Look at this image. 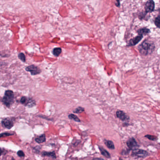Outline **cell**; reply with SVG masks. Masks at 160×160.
<instances>
[{
  "label": "cell",
  "instance_id": "cell-18",
  "mask_svg": "<svg viewBox=\"0 0 160 160\" xmlns=\"http://www.w3.org/2000/svg\"><path fill=\"white\" fill-rule=\"evenodd\" d=\"M145 137L152 141H156L157 140V137L153 136V135H149V134L145 135Z\"/></svg>",
  "mask_w": 160,
  "mask_h": 160
},
{
  "label": "cell",
  "instance_id": "cell-11",
  "mask_svg": "<svg viewBox=\"0 0 160 160\" xmlns=\"http://www.w3.org/2000/svg\"><path fill=\"white\" fill-rule=\"evenodd\" d=\"M98 148H99V150H100L102 156H104L107 158H110L111 157L110 154L108 151H107L101 146H98Z\"/></svg>",
  "mask_w": 160,
  "mask_h": 160
},
{
  "label": "cell",
  "instance_id": "cell-17",
  "mask_svg": "<svg viewBox=\"0 0 160 160\" xmlns=\"http://www.w3.org/2000/svg\"><path fill=\"white\" fill-rule=\"evenodd\" d=\"M85 111V109L83 107H78L76 108L75 110H73L74 113L80 114L83 112Z\"/></svg>",
  "mask_w": 160,
  "mask_h": 160
},
{
  "label": "cell",
  "instance_id": "cell-5",
  "mask_svg": "<svg viewBox=\"0 0 160 160\" xmlns=\"http://www.w3.org/2000/svg\"><path fill=\"white\" fill-rule=\"evenodd\" d=\"M126 144L130 150H134L135 149L138 148L140 146L134 138H131L129 139L126 142Z\"/></svg>",
  "mask_w": 160,
  "mask_h": 160
},
{
  "label": "cell",
  "instance_id": "cell-8",
  "mask_svg": "<svg viewBox=\"0 0 160 160\" xmlns=\"http://www.w3.org/2000/svg\"><path fill=\"white\" fill-rule=\"evenodd\" d=\"M143 38V37L142 36L140 35L135 37L130 40L128 44V46H134L136 45L138 43H139L142 40Z\"/></svg>",
  "mask_w": 160,
  "mask_h": 160
},
{
  "label": "cell",
  "instance_id": "cell-21",
  "mask_svg": "<svg viewBox=\"0 0 160 160\" xmlns=\"http://www.w3.org/2000/svg\"><path fill=\"white\" fill-rule=\"evenodd\" d=\"M12 133L9 132H4L2 133L1 134H0V138H1L4 137H7L9 136H11V135H13Z\"/></svg>",
  "mask_w": 160,
  "mask_h": 160
},
{
  "label": "cell",
  "instance_id": "cell-1",
  "mask_svg": "<svg viewBox=\"0 0 160 160\" xmlns=\"http://www.w3.org/2000/svg\"><path fill=\"white\" fill-rule=\"evenodd\" d=\"M155 48V45L152 41L146 40L139 46L138 49L141 55L146 56L152 53Z\"/></svg>",
  "mask_w": 160,
  "mask_h": 160
},
{
  "label": "cell",
  "instance_id": "cell-20",
  "mask_svg": "<svg viewBox=\"0 0 160 160\" xmlns=\"http://www.w3.org/2000/svg\"><path fill=\"white\" fill-rule=\"evenodd\" d=\"M18 58L20 60L23 62H25L26 61V57H25V55L23 53H20L18 54Z\"/></svg>",
  "mask_w": 160,
  "mask_h": 160
},
{
  "label": "cell",
  "instance_id": "cell-12",
  "mask_svg": "<svg viewBox=\"0 0 160 160\" xmlns=\"http://www.w3.org/2000/svg\"><path fill=\"white\" fill-rule=\"evenodd\" d=\"M42 155L44 156L49 157L53 158V159L56 158V153L54 151H53V152H42Z\"/></svg>",
  "mask_w": 160,
  "mask_h": 160
},
{
  "label": "cell",
  "instance_id": "cell-14",
  "mask_svg": "<svg viewBox=\"0 0 160 160\" xmlns=\"http://www.w3.org/2000/svg\"><path fill=\"white\" fill-rule=\"evenodd\" d=\"M106 145L110 149H114L115 148V145L113 142L111 140H106L105 142Z\"/></svg>",
  "mask_w": 160,
  "mask_h": 160
},
{
  "label": "cell",
  "instance_id": "cell-22",
  "mask_svg": "<svg viewBox=\"0 0 160 160\" xmlns=\"http://www.w3.org/2000/svg\"><path fill=\"white\" fill-rule=\"evenodd\" d=\"M17 154L18 156L20 157H24L25 156V154L24 152L23 151H22V150L18 151L17 152Z\"/></svg>",
  "mask_w": 160,
  "mask_h": 160
},
{
  "label": "cell",
  "instance_id": "cell-16",
  "mask_svg": "<svg viewBox=\"0 0 160 160\" xmlns=\"http://www.w3.org/2000/svg\"><path fill=\"white\" fill-rule=\"evenodd\" d=\"M68 117L70 120H73L75 122H81L80 120L79 119L77 116H76L74 114H70L68 116Z\"/></svg>",
  "mask_w": 160,
  "mask_h": 160
},
{
  "label": "cell",
  "instance_id": "cell-10",
  "mask_svg": "<svg viewBox=\"0 0 160 160\" xmlns=\"http://www.w3.org/2000/svg\"><path fill=\"white\" fill-rule=\"evenodd\" d=\"M137 33L139 35L144 37L150 33V30L146 28H140L138 30Z\"/></svg>",
  "mask_w": 160,
  "mask_h": 160
},
{
  "label": "cell",
  "instance_id": "cell-19",
  "mask_svg": "<svg viewBox=\"0 0 160 160\" xmlns=\"http://www.w3.org/2000/svg\"><path fill=\"white\" fill-rule=\"evenodd\" d=\"M160 15H158L154 20V23L155 25L158 28H160Z\"/></svg>",
  "mask_w": 160,
  "mask_h": 160
},
{
  "label": "cell",
  "instance_id": "cell-9",
  "mask_svg": "<svg viewBox=\"0 0 160 160\" xmlns=\"http://www.w3.org/2000/svg\"><path fill=\"white\" fill-rule=\"evenodd\" d=\"M116 116L117 118L122 121H126L129 119V117L123 111L117 110L116 112Z\"/></svg>",
  "mask_w": 160,
  "mask_h": 160
},
{
  "label": "cell",
  "instance_id": "cell-6",
  "mask_svg": "<svg viewBox=\"0 0 160 160\" xmlns=\"http://www.w3.org/2000/svg\"><path fill=\"white\" fill-rule=\"evenodd\" d=\"M25 70L27 72H30L31 75H38L41 72V70L39 67L35 66L34 65H31L28 66L25 68Z\"/></svg>",
  "mask_w": 160,
  "mask_h": 160
},
{
  "label": "cell",
  "instance_id": "cell-3",
  "mask_svg": "<svg viewBox=\"0 0 160 160\" xmlns=\"http://www.w3.org/2000/svg\"><path fill=\"white\" fill-rule=\"evenodd\" d=\"M148 155L147 151L138 148L133 150L132 153V156L138 158H144L148 156Z\"/></svg>",
  "mask_w": 160,
  "mask_h": 160
},
{
  "label": "cell",
  "instance_id": "cell-13",
  "mask_svg": "<svg viewBox=\"0 0 160 160\" xmlns=\"http://www.w3.org/2000/svg\"><path fill=\"white\" fill-rule=\"evenodd\" d=\"M35 140L37 143H41L45 142L46 140L45 135L44 134H42V135H41L40 136L36 138Z\"/></svg>",
  "mask_w": 160,
  "mask_h": 160
},
{
  "label": "cell",
  "instance_id": "cell-24",
  "mask_svg": "<svg viewBox=\"0 0 160 160\" xmlns=\"http://www.w3.org/2000/svg\"><path fill=\"white\" fill-rule=\"evenodd\" d=\"M3 153H4V151H3V150H2V149L1 148H0V156L2 155Z\"/></svg>",
  "mask_w": 160,
  "mask_h": 160
},
{
  "label": "cell",
  "instance_id": "cell-7",
  "mask_svg": "<svg viewBox=\"0 0 160 160\" xmlns=\"http://www.w3.org/2000/svg\"><path fill=\"white\" fill-rule=\"evenodd\" d=\"M1 124L5 128L9 129L12 128L14 125L13 120L12 118H5L3 119L1 121Z\"/></svg>",
  "mask_w": 160,
  "mask_h": 160
},
{
  "label": "cell",
  "instance_id": "cell-23",
  "mask_svg": "<svg viewBox=\"0 0 160 160\" xmlns=\"http://www.w3.org/2000/svg\"><path fill=\"white\" fill-rule=\"evenodd\" d=\"M115 4L117 7H120V0H116Z\"/></svg>",
  "mask_w": 160,
  "mask_h": 160
},
{
  "label": "cell",
  "instance_id": "cell-15",
  "mask_svg": "<svg viewBox=\"0 0 160 160\" xmlns=\"http://www.w3.org/2000/svg\"><path fill=\"white\" fill-rule=\"evenodd\" d=\"M62 52V50L60 48H56L53 50V54L56 56H58L61 54Z\"/></svg>",
  "mask_w": 160,
  "mask_h": 160
},
{
  "label": "cell",
  "instance_id": "cell-4",
  "mask_svg": "<svg viewBox=\"0 0 160 160\" xmlns=\"http://www.w3.org/2000/svg\"><path fill=\"white\" fill-rule=\"evenodd\" d=\"M145 11L146 13L153 12L155 9V2L153 0H149L146 2L144 6Z\"/></svg>",
  "mask_w": 160,
  "mask_h": 160
},
{
  "label": "cell",
  "instance_id": "cell-2",
  "mask_svg": "<svg viewBox=\"0 0 160 160\" xmlns=\"http://www.w3.org/2000/svg\"><path fill=\"white\" fill-rule=\"evenodd\" d=\"M2 101L8 107H10L14 102V93L12 90H7L5 93Z\"/></svg>",
  "mask_w": 160,
  "mask_h": 160
}]
</instances>
